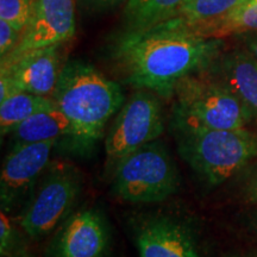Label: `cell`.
Returning a JSON list of instances; mask_svg holds the SVG:
<instances>
[{
	"label": "cell",
	"instance_id": "1",
	"mask_svg": "<svg viewBox=\"0 0 257 257\" xmlns=\"http://www.w3.org/2000/svg\"><path fill=\"white\" fill-rule=\"evenodd\" d=\"M219 47L218 38L201 36L173 18L119 32L110 46V57L128 85L172 98L179 81L206 68Z\"/></svg>",
	"mask_w": 257,
	"mask_h": 257
},
{
	"label": "cell",
	"instance_id": "2",
	"mask_svg": "<svg viewBox=\"0 0 257 257\" xmlns=\"http://www.w3.org/2000/svg\"><path fill=\"white\" fill-rule=\"evenodd\" d=\"M70 123V148L89 153L105 136L106 126L124 105L123 89L94 66L74 60L63 64L56 88L51 95Z\"/></svg>",
	"mask_w": 257,
	"mask_h": 257
},
{
	"label": "cell",
	"instance_id": "3",
	"mask_svg": "<svg viewBox=\"0 0 257 257\" xmlns=\"http://www.w3.org/2000/svg\"><path fill=\"white\" fill-rule=\"evenodd\" d=\"M174 128L181 159L211 186L223 184L257 157V134L245 127Z\"/></svg>",
	"mask_w": 257,
	"mask_h": 257
},
{
	"label": "cell",
	"instance_id": "4",
	"mask_svg": "<svg viewBox=\"0 0 257 257\" xmlns=\"http://www.w3.org/2000/svg\"><path fill=\"white\" fill-rule=\"evenodd\" d=\"M110 179L115 197L134 204L165 201L180 187L178 167L168 148L159 140L144 144L121 160Z\"/></svg>",
	"mask_w": 257,
	"mask_h": 257
},
{
	"label": "cell",
	"instance_id": "5",
	"mask_svg": "<svg viewBox=\"0 0 257 257\" xmlns=\"http://www.w3.org/2000/svg\"><path fill=\"white\" fill-rule=\"evenodd\" d=\"M197 74L186 76L176 85L173 126L213 130L245 127L252 115L242 101L219 81Z\"/></svg>",
	"mask_w": 257,
	"mask_h": 257
},
{
	"label": "cell",
	"instance_id": "6",
	"mask_svg": "<svg viewBox=\"0 0 257 257\" xmlns=\"http://www.w3.org/2000/svg\"><path fill=\"white\" fill-rule=\"evenodd\" d=\"M82 174L68 163H55L40 179L18 218L29 238L37 240L55 231L72 214L82 191Z\"/></svg>",
	"mask_w": 257,
	"mask_h": 257
},
{
	"label": "cell",
	"instance_id": "7",
	"mask_svg": "<svg viewBox=\"0 0 257 257\" xmlns=\"http://www.w3.org/2000/svg\"><path fill=\"white\" fill-rule=\"evenodd\" d=\"M165 130L163 111L155 93L137 89L124 102L105 135V170L115 167L138 148L159 140Z\"/></svg>",
	"mask_w": 257,
	"mask_h": 257
},
{
	"label": "cell",
	"instance_id": "8",
	"mask_svg": "<svg viewBox=\"0 0 257 257\" xmlns=\"http://www.w3.org/2000/svg\"><path fill=\"white\" fill-rule=\"evenodd\" d=\"M46 257H112V236L104 214L93 208L70 214L55 230Z\"/></svg>",
	"mask_w": 257,
	"mask_h": 257
},
{
	"label": "cell",
	"instance_id": "9",
	"mask_svg": "<svg viewBox=\"0 0 257 257\" xmlns=\"http://www.w3.org/2000/svg\"><path fill=\"white\" fill-rule=\"evenodd\" d=\"M61 46L54 44L31 50L14 62L2 66L0 101L19 92L51 98L63 68Z\"/></svg>",
	"mask_w": 257,
	"mask_h": 257
},
{
	"label": "cell",
	"instance_id": "10",
	"mask_svg": "<svg viewBox=\"0 0 257 257\" xmlns=\"http://www.w3.org/2000/svg\"><path fill=\"white\" fill-rule=\"evenodd\" d=\"M75 0H35L34 15L21 40L0 67L14 62L29 51L63 44L75 35Z\"/></svg>",
	"mask_w": 257,
	"mask_h": 257
},
{
	"label": "cell",
	"instance_id": "11",
	"mask_svg": "<svg viewBox=\"0 0 257 257\" xmlns=\"http://www.w3.org/2000/svg\"><path fill=\"white\" fill-rule=\"evenodd\" d=\"M59 141L12 147L3 163L0 175L2 211L9 213L36 184L49 163L51 150Z\"/></svg>",
	"mask_w": 257,
	"mask_h": 257
},
{
	"label": "cell",
	"instance_id": "12",
	"mask_svg": "<svg viewBox=\"0 0 257 257\" xmlns=\"http://www.w3.org/2000/svg\"><path fill=\"white\" fill-rule=\"evenodd\" d=\"M140 257H200L187 225L174 218H148L136 230Z\"/></svg>",
	"mask_w": 257,
	"mask_h": 257
},
{
	"label": "cell",
	"instance_id": "13",
	"mask_svg": "<svg viewBox=\"0 0 257 257\" xmlns=\"http://www.w3.org/2000/svg\"><path fill=\"white\" fill-rule=\"evenodd\" d=\"M221 85L230 89L251 115H257V59L248 50L229 53L218 64Z\"/></svg>",
	"mask_w": 257,
	"mask_h": 257
},
{
	"label": "cell",
	"instance_id": "14",
	"mask_svg": "<svg viewBox=\"0 0 257 257\" xmlns=\"http://www.w3.org/2000/svg\"><path fill=\"white\" fill-rule=\"evenodd\" d=\"M70 133V123L57 106L38 112L12 128L8 134L12 147L47 141H60Z\"/></svg>",
	"mask_w": 257,
	"mask_h": 257
},
{
	"label": "cell",
	"instance_id": "15",
	"mask_svg": "<svg viewBox=\"0 0 257 257\" xmlns=\"http://www.w3.org/2000/svg\"><path fill=\"white\" fill-rule=\"evenodd\" d=\"M186 0H126L125 30H140L174 17Z\"/></svg>",
	"mask_w": 257,
	"mask_h": 257
},
{
	"label": "cell",
	"instance_id": "16",
	"mask_svg": "<svg viewBox=\"0 0 257 257\" xmlns=\"http://www.w3.org/2000/svg\"><path fill=\"white\" fill-rule=\"evenodd\" d=\"M56 104L50 96L19 92L0 101V133L8 136L10 131L22 121L38 112L50 110Z\"/></svg>",
	"mask_w": 257,
	"mask_h": 257
},
{
	"label": "cell",
	"instance_id": "17",
	"mask_svg": "<svg viewBox=\"0 0 257 257\" xmlns=\"http://www.w3.org/2000/svg\"><path fill=\"white\" fill-rule=\"evenodd\" d=\"M240 2L242 0H186L173 18L179 19L194 31L220 21L236 9Z\"/></svg>",
	"mask_w": 257,
	"mask_h": 257
},
{
	"label": "cell",
	"instance_id": "18",
	"mask_svg": "<svg viewBox=\"0 0 257 257\" xmlns=\"http://www.w3.org/2000/svg\"><path fill=\"white\" fill-rule=\"evenodd\" d=\"M194 32L207 38H223L233 34L257 32V5L237 6L220 21Z\"/></svg>",
	"mask_w": 257,
	"mask_h": 257
},
{
	"label": "cell",
	"instance_id": "19",
	"mask_svg": "<svg viewBox=\"0 0 257 257\" xmlns=\"http://www.w3.org/2000/svg\"><path fill=\"white\" fill-rule=\"evenodd\" d=\"M27 238L29 236L17 223L10 219L9 214L2 211L0 217V252L2 257H34Z\"/></svg>",
	"mask_w": 257,
	"mask_h": 257
},
{
	"label": "cell",
	"instance_id": "20",
	"mask_svg": "<svg viewBox=\"0 0 257 257\" xmlns=\"http://www.w3.org/2000/svg\"><path fill=\"white\" fill-rule=\"evenodd\" d=\"M35 0H0V19L23 32L34 15Z\"/></svg>",
	"mask_w": 257,
	"mask_h": 257
},
{
	"label": "cell",
	"instance_id": "21",
	"mask_svg": "<svg viewBox=\"0 0 257 257\" xmlns=\"http://www.w3.org/2000/svg\"><path fill=\"white\" fill-rule=\"evenodd\" d=\"M22 32L12 27L9 22L0 19V56L4 57L17 46Z\"/></svg>",
	"mask_w": 257,
	"mask_h": 257
},
{
	"label": "cell",
	"instance_id": "22",
	"mask_svg": "<svg viewBox=\"0 0 257 257\" xmlns=\"http://www.w3.org/2000/svg\"><path fill=\"white\" fill-rule=\"evenodd\" d=\"M125 0H79L80 5L91 12H99L114 8Z\"/></svg>",
	"mask_w": 257,
	"mask_h": 257
},
{
	"label": "cell",
	"instance_id": "23",
	"mask_svg": "<svg viewBox=\"0 0 257 257\" xmlns=\"http://www.w3.org/2000/svg\"><path fill=\"white\" fill-rule=\"evenodd\" d=\"M244 193L248 200L251 202H257V170L250 175L245 184V188H244Z\"/></svg>",
	"mask_w": 257,
	"mask_h": 257
},
{
	"label": "cell",
	"instance_id": "24",
	"mask_svg": "<svg viewBox=\"0 0 257 257\" xmlns=\"http://www.w3.org/2000/svg\"><path fill=\"white\" fill-rule=\"evenodd\" d=\"M245 46L246 50L257 59V32L250 34L245 37Z\"/></svg>",
	"mask_w": 257,
	"mask_h": 257
},
{
	"label": "cell",
	"instance_id": "25",
	"mask_svg": "<svg viewBox=\"0 0 257 257\" xmlns=\"http://www.w3.org/2000/svg\"><path fill=\"white\" fill-rule=\"evenodd\" d=\"M248 5H257V0H242L238 6H248Z\"/></svg>",
	"mask_w": 257,
	"mask_h": 257
}]
</instances>
